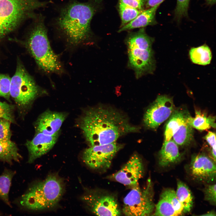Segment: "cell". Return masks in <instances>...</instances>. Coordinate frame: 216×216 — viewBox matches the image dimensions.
<instances>
[{
    "label": "cell",
    "mask_w": 216,
    "mask_h": 216,
    "mask_svg": "<svg viewBox=\"0 0 216 216\" xmlns=\"http://www.w3.org/2000/svg\"><path fill=\"white\" fill-rule=\"evenodd\" d=\"M79 125L91 146L116 142L120 137L139 129L131 124L122 113L110 107L100 106L84 111Z\"/></svg>",
    "instance_id": "cell-1"
},
{
    "label": "cell",
    "mask_w": 216,
    "mask_h": 216,
    "mask_svg": "<svg viewBox=\"0 0 216 216\" xmlns=\"http://www.w3.org/2000/svg\"><path fill=\"white\" fill-rule=\"evenodd\" d=\"M100 2V0L73 1L61 8L56 20V26L69 44L77 46L89 40L92 35L91 21Z\"/></svg>",
    "instance_id": "cell-2"
},
{
    "label": "cell",
    "mask_w": 216,
    "mask_h": 216,
    "mask_svg": "<svg viewBox=\"0 0 216 216\" xmlns=\"http://www.w3.org/2000/svg\"><path fill=\"white\" fill-rule=\"evenodd\" d=\"M25 41V46L39 67L47 73L62 74L63 68L58 56L52 50L44 16L38 15Z\"/></svg>",
    "instance_id": "cell-3"
},
{
    "label": "cell",
    "mask_w": 216,
    "mask_h": 216,
    "mask_svg": "<svg viewBox=\"0 0 216 216\" xmlns=\"http://www.w3.org/2000/svg\"><path fill=\"white\" fill-rule=\"evenodd\" d=\"M64 190L62 179L55 174H51L44 180L32 184L21 197L20 204L32 210L52 209L58 205Z\"/></svg>",
    "instance_id": "cell-4"
},
{
    "label": "cell",
    "mask_w": 216,
    "mask_h": 216,
    "mask_svg": "<svg viewBox=\"0 0 216 216\" xmlns=\"http://www.w3.org/2000/svg\"><path fill=\"white\" fill-rule=\"evenodd\" d=\"M49 3L39 0H0V41L27 19L35 18L38 15L36 10Z\"/></svg>",
    "instance_id": "cell-5"
},
{
    "label": "cell",
    "mask_w": 216,
    "mask_h": 216,
    "mask_svg": "<svg viewBox=\"0 0 216 216\" xmlns=\"http://www.w3.org/2000/svg\"><path fill=\"white\" fill-rule=\"evenodd\" d=\"M46 93V91L36 83L18 58L15 73L11 78L10 94L20 113L26 114L34 101Z\"/></svg>",
    "instance_id": "cell-6"
},
{
    "label": "cell",
    "mask_w": 216,
    "mask_h": 216,
    "mask_svg": "<svg viewBox=\"0 0 216 216\" xmlns=\"http://www.w3.org/2000/svg\"><path fill=\"white\" fill-rule=\"evenodd\" d=\"M154 195L153 185L150 179L145 188L138 185L133 187L124 199L122 212L127 216L151 215L155 208Z\"/></svg>",
    "instance_id": "cell-7"
},
{
    "label": "cell",
    "mask_w": 216,
    "mask_h": 216,
    "mask_svg": "<svg viewBox=\"0 0 216 216\" xmlns=\"http://www.w3.org/2000/svg\"><path fill=\"white\" fill-rule=\"evenodd\" d=\"M81 200L87 209L98 216H120L122 211L116 197L103 190L86 188Z\"/></svg>",
    "instance_id": "cell-8"
},
{
    "label": "cell",
    "mask_w": 216,
    "mask_h": 216,
    "mask_svg": "<svg viewBox=\"0 0 216 216\" xmlns=\"http://www.w3.org/2000/svg\"><path fill=\"white\" fill-rule=\"evenodd\" d=\"M123 146L116 142L110 143L90 146L83 152L82 159L90 168L105 171L110 167L116 154Z\"/></svg>",
    "instance_id": "cell-9"
},
{
    "label": "cell",
    "mask_w": 216,
    "mask_h": 216,
    "mask_svg": "<svg viewBox=\"0 0 216 216\" xmlns=\"http://www.w3.org/2000/svg\"><path fill=\"white\" fill-rule=\"evenodd\" d=\"M174 110L171 98L166 95H159L145 112L144 124L149 128L156 129L170 116Z\"/></svg>",
    "instance_id": "cell-10"
},
{
    "label": "cell",
    "mask_w": 216,
    "mask_h": 216,
    "mask_svg": "<svg viewBox=\"0 0 216 216\" xmlns=\"http://www.w3.org/2000/svg\"><path fill=\"white\" fill-rule=\"evenodd\" d=\"M144 166L141 158L134 154L117 172L107 178L132 188L138 185L139 180L144 175Z\"/></svg>",
    "instance_id": "cell-11"
},
{
    "label": "cell",
    "mask_w": 216,
    "mask_h": 216,
    "mask_svg": "<svg viewBox=\"0 0 216 216\" xmlns=\"http://www.w3.org/2000/svg\"><path fill=\"white\" fill-rule=\"evenodd\" d=\"M128 50L129 65L134 70L137 78L154 72L156 62L152 49L132 47Z\"/></svg>",
    "instance_id": "cell-12"
},
{
    "label": "cell",
    "mask_w": 216,
    "mask_h": 216,
    "mask_svg": "<svg viewBox=\"0 0 216 216\" xmlns=\"http://www.w3.org/2000/svg\"><path fill=\"white\" fill-rule=\"evenodd\" d=\"M189 169L192 177L199 182L209 183L215 180L216 162L204 154L192 156Z\"/></svg>",
    "instance_id": "cell-13"
},
{
    "label": "cell",
    "mask_w": 216,
    "mask_h": 216,
    "mask_svg": "<svg viewBox=\"0 0 216 216\" xmlns=\"http://www.w3.org/2000/svg\"><path fill=\"white\" fill-rule=\"evenodd\" d=\"M58 134V132L52 135L38 133L32 140H27L25 145L28 152V162L32 163L49 151L56 142Z\"/></svg>",
    "instance_id": "cell-14"
},
{
    "label": "cell",
    "mask_w": 216,
    "mask_h": 216,
    "mask_svg": "<svg viewBox=\"0 0 216 216\" xmlns=\"http://www.w3.org/2000/svg\"><path fill=\"white\" fill-rule=\"evenodd\" d=\"M66 115L65 113L46 111L40 115L36 121V133L52 135L58 132Z\"/></svg>",
    "instance_id": "cell-15"
},
{
    "label": "cell",
    "mask_w": 216,
    "mask_h": 216,
    "mask_svg": "<svg viewBox=\"0 0 216 216\" xmlns=\"http://www.w3.org/2000/svg\"><path fill=\"white\" fill-rule=\"evenodd\" d=\"M160 4L144 10L130 22L121 27L118 31L120 32L133 29L144 28L148 26H153L157 24L156 20V13Z\"/></svg>",
    "instance_id": "cell-16"
},
{
    "label": "cell",
    "mask_w": 216,
    "mask_h": 216,
    "mask_svg": "<svg viewBox=\"0 0 216 216\" xmlns=\"http://www.w3.org/2000/svg\"><path fill=\"white\" fill-rule=\"evenodd\" d=\"M181 158L178 146L172 139L164 142L158 154V164L165 167L179 162Z\"/></svg>",
    "instance_id": "cell-17"
},
{
    "label": "cell",
    "mask_w": 216,
    "mask_h": 216,
    "mask_svg": "<svg viewBox=\"0 0 216 216\" xmlns=\"http://www.w3.org/2000/svg\"><path fill=\"white\" fill-rule=\"evenodd\" d=\"M189 114L187 110L182 109L174 110L166 126L164 142H167L172 139L180 126L186 121Z\"/></svg>",
    "instance_id": "cell-18"
},
{
    "label": "cell",
    "mask_w": 216,
    "mask_h": 216,
    "mask_svg": "<svg viewBox=\"0 0 216 216\" xmlns=\"http://www.w3.org/2000/svg\"><path fill=\"white\" fill-rule=\"evenodd\" d=\"M22 158L14 142L10 139L0 140V161L11 164L13 161L19 163Z\"/></svg>",
    "instance_id": "cell-19"
},
{
    "label": "cell",
    "mask_w": 216,
    "mask_h": 216,
    "mask_svg": "<svg viewBox=\"0 0 216 216\" xmlns=\"http://www.w3.org/2000/svg\"><path fill=\"white\" fill-rule=\"evenodd\" d=\"M154 40L153 38L146 34L144 27L141 28L136 32L129 33L125 41L128 48L142 47L150 49H152Z\"/></svg>",
    "instance_id": "cell-20"
},
{
    "label": "cell",
    "mask_w": 216,
    "mask_h": 216,
    "mask_svg": "<svg viewBox=\"0 0 216 216\" xmlns=\"http://www.w3.org/2000/svg\"><path fill=\"white\" fill-rule=\"evenodd\" d=\"M195 116L194 118L190 114L186 119V122L193 128L200 130L208 129L211 127L215 128V118L214 116H207L200 110H196Z\"/></svg>",
    "instance_id": "cell-21"
},
{
    "label": "cell",
    "mask_w": 216,
    "mask_h": 216,
    "mask_svg": "<svg viewBox=\"0 0 216 216\" xmlns=\"http://www.w3.org/2000/svg\"><path fill=\"white\" fill-rule=\"evenodd\" d=\"M189 55L193 63L203 65L209 64L212 57L211 49L206 44L191 48L189 51Z\"/></svg>",
    "instance_id": "cell-22"
},
{
    "label": "cell",
    "mask_w": 216,
    "mask_h": 216,
    "mask_svg": "<svg viewBox=\"0 0 216 216\" xmlns=\"http://www.w3.org/2000/svg\"><path fill=\"white\" fill-rule=\"evenodd\" d=\"M176 196L182 206L184 213L189 212L193 204V198L188 186L180 180H177Z\"/></svg>",
    "instance_id": "cell-23"
},
{
    "label": "cell",
    "mask_w": 216,
    "mask_h": 216,
    "mask_svg": "<svg viewBox=\"0 0 216 216\" xmlns=\"http://www.w3.org/2000/svg\"><path fill=\"white\" fill-rule=\"evenodd\" d=\"M193 128L187 123L186 120L180 126L172 137L177 145L183 146L190 143L193 139Z\"/></svg>",
    "instance_id": "cell-24"
},
{
    "label": "cell",
    "mask_w": 216,
    "mask_h": 216,
    "mask_svg": "<svg viewBox=\"0 0 216 216\" xmlns=\"http://www.w3.org/2000/svg\"><path fill=\"white\" fill-rule=\"evenodd\" d=\"M16 172L5 169L0 176V199L10 207L9 199V193L12 179Z\"/></svg>",
    "instance_id": "cell-25"
},
{
    "label": "cell",
    "mask_w": 216,
    "mask_h": 216,
    "mask_svg": "<svg viewBox=\"0 0 216 216\" xmlns=\"http://www.w3.org/2000/svg\"><path fill=\"white\" fill-rule=\"evenodd\" d=\"M153 216H178L170 202L162 192L159 200L155 206Z\"/></svg>",
    "instance_id": "cell-26"
},
{
    "label": "cell",
    "mask_w": 216,
    "mask_h": 216,
    "mask_svg": "<svg viewBox=\"0 0 216 216\" xmlns=\"http://www.w3.org/2000/svg\"><path fill=\"white\" fill-rule=\"evenodd\" d=\"M118 10L121 20L120 28L133 20L144 10H140L119 2Z\"/></svg>",
    "instance_id": "cell-27"
},
{
    "label": "cell",
    "mask_w": 216,
    "mask_h": 216,
    "mask_svg": "<svg viewBox=\"0 0 216 216\" xmlns=\"http://www.w3.org/2000/svg\"><path fill=\"white\" fill-rule=\"evenodd\" d=\"M162 192L168 200L178 216L182 215L184 213L183 207L178 200L175 191L171 188L164 190Z\"/></svg>",
    "instance_id": "cell-28"
},
{
    "label": "cell",
    "mask_w": 216,
    "mask_h": 216,
    "mask_svg": "<svg viewBox=\"0 0 216 216\" xmlns=\"http://www.w3.org/2000/svg\"><path fill=\"white\" fill-rule=\"evenodd\" d=\"M190 0H177L174 11V19L179 22L182 18L188 16V10Z\"/></svg>",
    "instance_id": "cell-29"
},
{
    "label": "cell",
    "mask_w": 216,
    "mask_h": 216,
    "mask_svg": "<svg viewBox=\"0 0 216 216\" xmlns=\"http://www.w3.org/2000/svg\"><path fill=\"white\" fill-rule=\"evenodd\" d=\"M11 78L6 74L0 73V96L10 101Z\"/></svg>",
    "instance_id": "cell-30"
},
{
    "label": "cell",
    "mask_w": 216,
    "mask_h": 216,
    "mask_svg": "<svg viewBox=\"0 0 216 216\" xmlns=\"http://www.w3.org/2000/svg\"><path fill=\"white\" fill-rule=\"evenodd\" d=\"M14 105L4 102L0 101V118L7 119L11 123L15 122L14 115Z\"/></svg>",
    "instance_id": "cell-31"
},
{
    "label": "cell",
    "mask_w": 216,
    "mask_h": 216,
    "mask_svg": "<svg viewBox=\"0 0 216 216\" xmlns=\"http://www.w3.org/2000/svg\"><path fill=\"white\" fill-rule=\"evenodd\" d=\"M11 123L7 119L0 118V140L10 139L12 135Z\"/></svg>",
    "instance_id": "cell-32"
},
{
    "label": "cell",
    "mask_w": 216,
    "mask_h": 216,
    "mask_svg": "<svg viewBox=\"0 0 216 216\" xmlns=\"http://www.w3.org/2000/svg\"><path fill=\"white\" fill-rule=\"evenodd\" d=\"M204 199L212 205L215 206L216 203V184L207 185L203 189Z\"/></svg>",
    "instance_id": "cell-33"
},
{
    "label": "cell",
    "mask_w": 216,
    "mask_h": 216,
    "mask_svg": "<svg viewBox=\"0 0 216 216\" xmlns=\"http://www.w3.org/2000/svg\"><path fill=\"white\" fill-rule=\"evenodd\" d=\"M211 148V158L216 162V134L214 132L209 131L204 137Z\"/></svg>",
    "instance_id": "cell-34"
},
{
    "label": "cell",
    "mask_w": 216,
    "mask_h": 216,
    "mask_svg": "<svg viewBox=\"0 0 216 216\" xmlns=\"http://www.w3.org/2000/svg\"><path fill=\"white\" fill-rule=\"evenodd\" d=\"M146 0H119V2L136 9L143 10Z\"/></svg>",
    "instance_id": "cell-35"
},
{
    "label": "cell",
    "mask_w": 216,
    "mask_h": 216,
    "mask_svg": "<svg viewBox=\"0 0 216 216\" xmlns=\"http://www.w3.org/2000/svg\"><path fill=\"white\" fill-rule=\"evenodd\" d=\"M165 0H146L145 7L146 9L160 4Z\"/></svg>",
    "instance_id": "cell-36"
},
{
    "label": "cell",
    "mask_w": 216,
    "mask_h": 216,
    "mask_svg": "<svg viewBox=\"0 0 216 216\" xmlns=\"http://www.w3.org/2000/svg\"><path fill=\"white\" fill-rule=\"evenodd\" d=\"M206 4L210 6L214 5L216 3V0H205Z\"/></svg>",
    "instance_id": "cell-37"
},
{
    "label": "cell",
    "mask_w": 216,
    "mask_h": 216,
    "mask_svg": "<svg viewBox=\"0 0 216 216\" xmlns=\"http://www.w3.org/2000/svg\"><path fill=\"white\" fill-rule=\"evenodd\" d=\"M202 215L215 216L216 214L215 212L214 211H212L208 212L206 214Z\"/></svg>",
    "instance_id": "cell-38"
}]
</instances>
